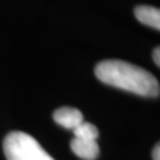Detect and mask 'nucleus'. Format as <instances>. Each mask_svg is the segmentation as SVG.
<instances>
[{"label": "nucleus", "instance_id": "6", "mask_svg": "<svg viewBox=\"0 0 160 160\" xmlns=\"http://www.w3.org/2000/svg\"><path fill=\"white\" fill-rule=\"evenodd\" d=\"M73 133H74V138H80V139H92V141H97L98 139V128L92 123H88V122H83L80 123L76 129H73Z\"/></svg>", "mask_w": 160, "mask_h": 160}, {"label": "nucleus", "instance_id": "7", "mask_svg": "<svg viewBox=\"0 0 160 160\" xmlns=\"http://www.w3.org/2000/svg\"><path fill=\"white\" fill-rule=\"evenodd\" d=\"M153 59H154L156 65L160 67V48H156L154 51H153Z\"/></svg>", "mask_w": 160, "mask_h": 160}, {"label": "nucleus", "instance_id": "4", "mask_svg": "<svg viewBox=\"0 0 160 160\" xmlns=\"http://www.w3.org/2000/svg\"><path fill=\"white\" fill-rule=\"evenodd\" d=\"M71 151L77 157L83 160H95L99 154V147L97 141L92 139H80V138H73V141L70 142Z\"/></svg>", "mask_w": 160, "mask_h": 160}, {"label": "nucleus", "instance_id": "8", "mask_svg": "<svg viewBox=\"0 0 160 160\" xmlns=\"http://www.w3.org/2000/svg\"><path fill=\"white\" fill-rule=\"evenodd\" d=\"M153 160H160V145L156 144L153 148Z\"/></svg>", "mask_w": 160, "mask_h": 160}, {"label": "nucleus", "instance_id": "2", "mask_svg": "<svg viewBox=\"0 0 160 160\" xmlns=\"http://www.w3.org/2000/svg\"><path fill=\"white\" fill-rule=\"evenodd\" d=\"M3 151L8 160H55L25 132L8 133L3 139Z\"/></svg>", "mask_w": 160, "mask_h": 160}, {"label": "nucleus", "instance_id": "1", "mask_svg": "<svg viewBox=\"0 0 160 160\" xmlns=\"http://www.w3.org/2000/svg\"><path fill=\"white\" fill-rule=\"evenodd\" d=\"M95 76L102 83L141 97H159V80L150 71L120 59H105L95 67Z\"/></svg>", "mask_w": 160, "mask_h": 160}, {"label": "nucleus", "instance_id": "3", "mask_svg": "<svg viewBox=\"0 0 160 160\" xmlns=\"http://www.w3.org/2000/svg\"><path fill=\"white\" fill-rule=\"evenodd\" d=\"M53 120L59 126H62L65 129H70V131L76 129L80 123L85 122L82 111L77 108H73V107H61V108L55 110Z\"/></svg>", "mask_w": 160, "mask_h": 160}, {"label": "nucleus", "instance_id": "5", "mask_svg": "<svg viewBox=\"0 0 160 160\" xmlns=\"http://www.w3.org/2000/svg\"><path fill=\"white\" fill-rule=\"evenodd\" d=\"M135 17L139 22L154 30H160V11L154 6L139 5L135 8Z\"/></svg>", "mask_w": 160, "mask_h": 160}]
</instances>
